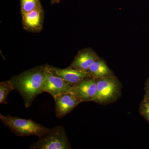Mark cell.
Wrapping results in <instances>:
<instances>
[{
    "instance_id": "9a60e30c",
    "label": "cell",
    "mask_w": 149,
    "mask_h": 149,
    "mask_svg": "<svg viewBox=\"0 0 149 149\" xmlns=\"http://www.w3.org/2000/svg\"><path fill=\"white\" fill-rule=\"evenodd\" d=\"M145 95L144 96L149 99V78L147 80L145 84Z\"/></svg>"
},
{
    "instance_id": "7a4b0ae2",
    "label": "cell",
    "mask_w": 149,
    "mask_h": 149,
    "mask_svg": "<svg viewBox=\"0 0 149 149\" xmlns=\"http://www.w3.org/2000/svg\"><path fill=\"white\" fill-rule=\"evenodd\" d=\"M0 119L11 132L19 137L36 136L40 138L49 129L31 119H23L10 115L4 116L1 114Z\"/></svg>"
},
{
    "instance_id": "277c9868",
    "label": "cell",
    "mask_w": 149,
    "mask_h": 149,
    "mask_svg": "<svg viewBox=\"0 0 149 149\" xmlns=\"http://www.w3.org/2000/svg\"><path fill=\"white\" fill-rule=\"evenodd\" d=\"M122 85L116 76L97 79V90L93 101L105 105L116 101L121 95Z\"/></svg>"
},
{
    "instance_id": "52a82bcc",
    "label": "cell",
    "mask_w": 149,
    "mask_h": 149,
    "mask_svg": "<svg viewBox=\"0 0 149 149\" xmlns=\"http://www.w3.org/2000/svg\"><path fill=\"white\" fill-rule=\"evenodd\" d=\"M47 66L49 70L54 74L61 77L66 83L72 86H74L83 80L93 78L87 71L74 69L69 67L65 69H61L48 65H47Z\"/></svg>"
},
{
    "instance_id": "4fadbf2b",
    "label": "cell",
    "mask_w": 149,
    "mask_h": 149,
    "mask_svg": "<svg viewBox=\"0 0 149 149\" xmlns=\"http://www.w3.org/2000/svg\"><path fill=\"white\" fill-rule=\"evenodd\" d=\"M41 6L40 0H21V13L28 12Z\"/></svg>"
},
{
    "instance_id": "5bb4252c",
    "label": "cell",
    "mask_w": 149,
    "mask_h": 149,
    "mask_svg": "<svg viewBox=\"0 0 149 149\" xmlns=\"http://www.w3.org/2000/svg\"><path fill=\"white\" fill-rule=\"evenodd\" d=\"M141 115L149 123V99L144 96L139 109Z\"/></svg>"
},
{
    "instance_id": "8992f818",
    "label": "cell",
    "mask_w": 149,
    "mask_h": 149,
    "mask_svg": "<svg viewBox=\"0 0 149 149\" xmlns=\"http://www.w3.org/2000/svg\"><path fill=\"white\" fill-rule=\"evenodd\" d=\"M55 103L56 115L57 118H61L73 110L82 102L80 98L74 93H63L54 98Z\"/></svg>"
},
{
    "instance_id": "3957f363",
    "label": "cell",
    "mask_w": 149,
    "mask_h": 149,
    "mask_svg": "<svg viewBox=\"0 0 149 149\" xmlns=\"http://www.w3.org/2000/svg\"><path fill=\"white\" fill-rule=\"evenodd\" d=\"M30 149H71L68 137L63 127L49 128L47 133L29 147Z\"/></svg>"
},
{
    "instance_id": "9c48e42d",
    "label": "cell",
    "mask_w": 149,
    "mask_h": 149,
    "mask_svg": "<svg viewBox=\"0 0 149 149\" xmlns=\"http://www.w3.org/2000/svg\"><path fill=\"white\" fill-rule=\"evenodd\" d=\"M24 29L31 32H39L42 28L44 12L42 7L26 13H21Z\"/></svg>"
},
{
    "instance_id": "6da1fadb",
    "label": "cell",
    "mask_w": 149,
    "mask_h": 149,
    "mask_svg": "<svg viewBox=\"0 0 149 149\" xmlns=\"http://www.w3.org/2000/svg\"><path fill=\"white\" fill-rule=\"evenodd\" d=\"M45 66H37L10 79L15 90L20 94L24 106L29 108L35 98L42 93Z\"/></svg>"
},
{
    "instance_id": "ba28073f",
    "label": "cell",
    "mask_w": 149,
    "mask_h": 149,
    "mask_svg": "<svg viewBox=\"0 0 149 149\" xmlns=\"http://www.w3.org/2000/svg\"><path fill=\"white\" fill-rule=\"evenodd\" d=\"M97 79L90 78L73 86V93L83 102L93 101L97 90Z\"/></svg>"
},
{
    "instance_id": "5b68a950",
    "label": "cell",
    "mask_w": 149,
    "mask_h": 149,
    "mask_svg": "<svg viewBox=\"0 0 149 149\" xmlns=\"http://www.w3.org/2000/svg\"><path fill=\"white\" fill-rule=\"evenodd\" d=\"M45 66V71L43 83V92L49 93L54 98L63 93H73V86L66 83L61 77L51 72L47 67V65Z\"/></svg>"
},
{
    "instance_id": "30bf717a",
    "label": "cell",
    "mask_w": 149,
    "mask_h": 149,
    "mask_svg": "<svg viewBox=\"0 0 149 149\" xmlns=\"http://www.w3.org/2000/svg\"><path fill=\"white\" fill-rule=\"evenodd\" d=\"M99 57L91 49H84L78 52L69 67L74 69L87 71L91 65Z\"/></svg>"
},
{
    "instance_id": "2e32d148",
    "label": "cell",
    "mask_w": 149,
    "mask_h": 149,
    "mask_svg": "<svg viewBox=\"0 0 149 149\" xmlns=\"http://www.w3.org/2000/svg\"><path fill=\"white\" fill-rule=\"evenodd\" d=\"M61 0H51V4H53L55 3H58Z\"/></svg>"
},
{
    "instance_id": "8fae6325",
    "label": "cell",
    "mask_w": 149,
    "mask_h": 149,
    "mask_svg": "<svg viewBox=\"0 0 149 149\" xmlns=\"http://www.w3.org/2000/svg\"><path fill=\"white\" fill-rule=\"evenodd\" d=\"M87 71L91 74L93 78L97 79L115 75L105 61L100 57L91 65Z\"/></svg>"
},
{
    "instance_id": "7c38bea8",
    "label": "cell",
    "mask_w": 149,
    "mask_h": 149,
    "mask_svg": "<svg viewBox=\"0 0 149 149\" xmlns=\"http://www.w3.org/2000/svg\"><path fill=\"white\" fill-rule=\"evenodd\" d=\"M15 90L13 84L10 80L0 83V103L7 104L8 96L11 91Z\"/></svg>"
}]
</instances>
